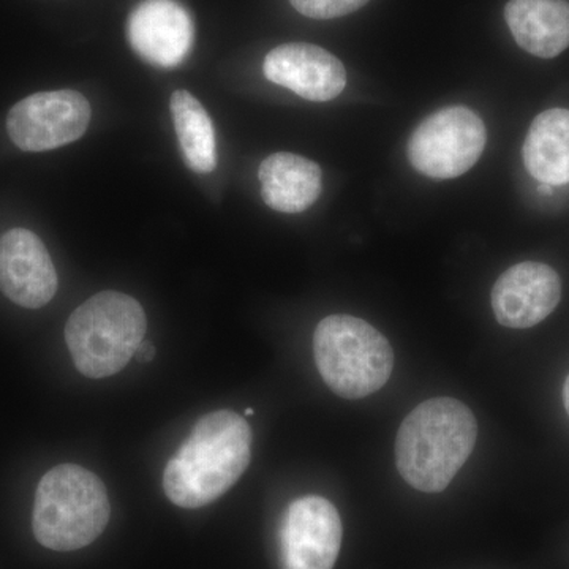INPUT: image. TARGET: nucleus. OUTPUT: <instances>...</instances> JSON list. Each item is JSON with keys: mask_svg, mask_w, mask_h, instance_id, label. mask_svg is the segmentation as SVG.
Instances as JSON below:
<instances>
[{"mask_svg": "<svg viewBox=\"0 0 569 569\" xmlns=\"http://www.w3.org/2000/svg\"><path fill=\"white\" fill-rule=\"evenodd\" d=\"M252 429L230 410L198 419L163 471V490L176 507L203 508L224 496L252 459Z\"/></svg>", "mask_w": 569, "mask_h": 569, "instance_id": "nucleus-1", "label": "nucleus"}, {"mask_svg": "<svg viewBox=\"0 0 569 569\" xmlns=\"http://www.w3.org/2000/svg\"><path fill=\"white\" fill-rule=\"evenodd\" d=\"M478 438L473 411L452 397L415 407L396 437V466L411 488L441 492L466 466Z\"/></svg>", "mask_w": 569, "mask_h": 569, "instance_id": "nucleus-2", "label": "nucleus"}, {"mask_svg": "<svg viewBox=\"0 0 569 569\" xmlns=\"http://www.w3.org/2000/svg\"><path fill=\"white\" fill-rule=\"evenodd\" d=\"M110 516L107 488L88 468L63 463L40 479L32 529L43 548L56 552L86 548L103 533Z\"/></svg>", "mask_w": 569, "mask_h": 569, "instance_id": "nucleus-3", "label": "nucleus"}, {"mask_svg": "<svg viewBox=\"0 0 569 569\" xmlns=\"http://www.w3.org/2000/svg\"><path fill=\"white\" fill-rule=\"evenodd\" d=\"M148 320L137 299L102 291L78 307L66 325V342L74 367L88 378L121 372L144 340Z\"/></svg>", "mask_w": 569, "mask_h": 569, "instance_id": "nucleus-4", "label": "nucleus"}, {"mask_svg": "<svg viewBox=\"0 0 569 569\" xmlns=\"http://www.w3.org/2000/svg\"><path fill=\"white\" fill-rule=\"evenodd\" d=\"M313 353L325 383L348 400L380 391L395 369L387 337L358 317L323 318L313 335Z\"/></svg>", "mask_w": 569, "mask_h": 569, "instance_id": "nucleus-5", "label": "nucleus"}, {"mask_svg": "<svg viewBox=\"0 0 569 569\" xmlns=\"http://www.w3.org/2000/svg\"><path fill=\"white\" fill-rule=\"evenodd\" d=\"M486 141L488 130L477 112L448 107L419 123L408 140L407 157L427 178L455 179L477 164Z\"/></svg>", "mask_w": 569, "mask_h": 569, "instance_id": "nucleus-6", "label": "nucleus"}, {"mask_svg": "<svg viewBox=\"0 0 569 569\" xmlns=\"http://www.w3.org/2000/svg\"><path fill=\"white\" fill-rule=\"evenodd\" d=\"M89 122V100L80 92L61 89L20 100L9 112L7 132L21 151L44 152L80 140Z\"/></svg>", "mask_w": 569, "mask_h": 569, "instance_id": "nucleus-7", "label": "nucleus"}, {"mask_svg": "<svg viewBox=\"0 0 569 569\" xmlns=\"http://www.w3.org/2000/svg\"><path fill=\"white\" fill-rule=\"evenodd\" d=\"M279 538L283 569H332L342 546V520L326 498L301 497L284 511Z\"/></svg>", "mask_w": 569, "mask_h": 569, "instance_id": "nucleus-8", "label": "nucleus"}, {"mask_svg": "<svg viewBox=\"0 0 569 569\" xmlns=\"http://www.w3.org/2000/svg\"><path fill=\"white\" fill-rule=\"evenodd\" d=\"M127 37L142 61L174 69L192 51L194 24L178 0H142L127 21Z\"/></svg>", "mask_w": 569, "mask_h": 569, "instance_id": "nucleus-9", "label": "nucleus"}, {"mask_svg": "<svg viewBox=\"0 0 569 569\" xmlns=\"http://www.w3.org/2000/svg\"><path fill=\"white\" fill-rule=\"evenodd\" d=\"M58 272L41 239L26 228L0 238V291L24 309L50 305L58 291Z\"/></svg>", "mask_w": 569, "mask_h": 569, "instance_id": "nucleus-10", "label": "nucleus"}, {"mask_svg": "<svg viewBox=\"0 0 569 569\" xmlns=\"http://www.w3.org/2000/svg\"><path fill=\"white\" fill-rule=\"evenodd\" d=\"M560 276L548 264L526 261L511 266L492 288V309L505 328H533L559 306Z\"/></svg>", "mask_w": 569, "mask_h": 569, "instance_id": "nucleus-11", "label": "nucleus"}, {"mask_svg": "<svg viewBox=\"0 0 569 569\" xmlns=\"http://www.w3.org/2000/svg\"><path fill=\"white\" fill-rule=\"evenodd\" d=\"M263 71L266 80L309 102L335 100L347 86L343 63L317 44H280L266 56Z\"/></svg>", "mask_w": 569, "mask_h": 569, "instance_id": "nucleus-12", "label": "nucleus"}, {"mask_svg": "<svg viewBox=\"0 0 569 569\" xmlns=\"http://www.w3.org/2000/svg\"><path fill=\"white\" fill-rule=\"evenodd\" d=\"M258 178L264 203L277 212H305L323 190L321 168L298 153H272L260 164Z\"/></svg>", "mask_w": 569, "mask_h": 569, "instance_id": "nucleus-13", "label": "nucleus"}, {"mask_svg": "<svg viewBox=\"0 0 569 569\" xmlns=\"http://www.w3.org/2000/svg\"><path fill=\"white\" fill-rule=\"evenodd\" d=\"M505 18L519 47L537 58H557L569 47L567 0H509Z\"/></svg>", "mask_w": 569, "mask_h": 569, "instance_id": "nucleus-14", "label": "nucleus"}, {"mask_svg": "<svg viewBox=\"0 0 569 569\" xmlns=\"http://www.w3.org/2000/svg\"><path fill=\"white\" fill-rule=\"evenodd\" d=\"M531 178L548 186L569 183V110L553 108L531 122L522 148Z\"/></svg>", "mask_w": 569, "mask_h": 569, "instance_id": "nucleus-15", "label": "nucleus"}, {"mask_svg": "<svg viewBox=\"0 0 569 569\" xmlns=\"http://www.w3.org/2000/svg\"><path fill=\"white\" fill-rule=\"evenodd\" d=\"M170 110L187 167L198 174L212 173L217 167V144L211 116L186 89L173 92Z\"/></svg>", "mask_w": 569, "mask_h": 569, "instance_id": "nucleus-16", "label": "nucleus"}, {"mask_svg": "<svg viewBox=\"0 0 569 569\" xmlns=\"http://www.w3.org/2000/svg\"><path fill=\"white\" fill-rule=\"evenodd\" d=\"M369 0H290L299 13L312 20H335L362 9Z\"/></svg>", "mask_w": 569, "mask_h": 569, "instance_id": "nucleus-17", "label": "nucleus"}, {"mask_svg": "<svg viewBox=\"0 0 569 569\" xmlns=\"http://www.w3.org/2000/svg\"><path fill=\"white\" fill-rule=\"evenodd\" d=\"M138 361L140 362H151L153 358H156V347L152 346V343L144 342L142 340L141 346L138 347L137 350Z\"/></svg>", "mask_w": 569, "mask_h": 569, "instance_id": "nucleus-18", "label": "nucleus"}, {"mask_svg": "<svg viewBox=\"0 0 569 569\" xmlns=\"http://www.w3.org/2000/svg\"><path fill=\"white\" fill-rule=\"evenodd\" d=\"M563 402H565V408H567V411H568V415H569V376L567 378V381H565Z\"/></svg>", "mask_w": 569, "mask_h": 569, "instance_id": "nucleus-19", "label": "nucleus"}, {"mask_svg": "<svg viewBox=\"0 0 569 569\" xmlns=\"http://www.w3.org/2000/svg\"><path fill=\"white\" fill-rule=\"evenodd\" d=\"M253 413H254L253 408H246L244 418L246 417H252Z\"/></svg>", "mask_w": 569, "mask_h": 569, "instance_id": "nucleus-20", "label": "nucleus"}]
</instances>
